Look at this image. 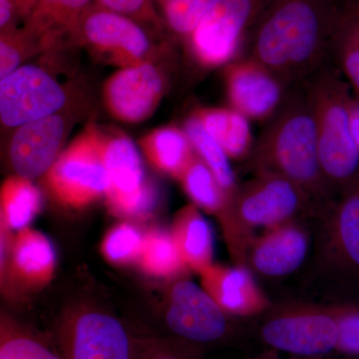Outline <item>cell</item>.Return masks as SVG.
Returning a JSON list of instances; mask_svg holds the SVG:
<instances>
[{
  "label": "cell",
  "instance_id": "cell-20",
  "mask_svg": "<svg viewBox=\"0 0 359 359\" xmlns=\"http://www.w3.org/2000/svg\"><path fill=\"white\" fill-rule=\"evenodd\" d=\"M55 250L43 233L25 228L13 237L9 257V282L18 299L21 292L46 287L55 273Z\"/></svg>",
  "mask_w": 359,
  "mask_h": 359
},
{
  "label": "cell",
  "instance_id": "cell-39",
  "mask_svg": "<svg viewBox=\"0 0 359 359\" xmlns=\"http://www.w3.org/2000/svg\"><path fill=\"white\" fill-rule=\"evenodd\" d=\"M247 359H330L327 358V356L323 358H299L295 356L294 358H282L278 354V351H273V349L266 348L263 353L257 354V355L252 356Z\"/></svg>",
  "mask_w": 359,
  "mask_h": 359
},
{
  "label": "cell",
  "instance_id": "cell-15",
  "mask_svg": "<svg viewBox=\"0 0 359 359\" xmlns=\"http://www.w3.org/2000/svg\"><path fill=\"white\" fill-rule=\"evenodd\" d=\"M164 59L120 68L108 78L103 87V101L111 116L134 124L154 114L169 87V77L162 65Z\"/></svg>",
  "mask_w": 359,
  "mask_h": 359
},
{
  "label": "cell",
  "instance_id": "cell-26",
  "mask_svg": "<svg viewBox=\"0 0 359 359\" xmlns=\"http://www.w3.org/2000/svg\"><path fill=\"white\" fill-rule=\"evenodd\" d=\"M137 264L155 278H173L187 269L171 231L160 229L144 233L143 248Z\"/></svg>",
  "mask_w": 359,
  "mask_h": 359
},
{
  "label": "cell",
  "instance_id": "cell-42",
  "mask_svg": "<svg viewBox=\"0 0 359 359\" xmlns=\"http://www.w3.org/2000/svg\"><path fill=\"white\" fill-rule=\"evenodd\" d=\"M155 4H157L158 7H160V9H162L163 7L166 6L167 4H169L170 2L174 1V0H154Z\"/></svg>",
  "mask_w": 359,
  "mask_h": 359
},
{
  "label": "cell",
  "instance_id": "cell-6",
  "mask_svg": "<svg viewBox=\"0 0 359 359\" xmlns=\"http://www.w3.org/2000/svg\"><path fill=\"white\" fill-rule=\"evenodd\" d=\"M316 266L330 282L359 290V177L316 217Z\"/></svg>",
  "mask_w": 359,
  "mask_h": 359
},
{
  "label": "cell",
  "instance_id": "cell-8",
  "mask_svg": "<svg viewBox=\"0 0 359 359\" xmlns=\"http://www.w3.org/2000/svg\"><path fill=\"white\" fill-rule=\"evenodd\" d=\"M57 339L65 359H140L148 337H135L107 311L80 306L63 314Z\"/></svg>",
  "mask_w": 359,
  "mask_h": 359
},
{
  "label": "cell",
  "instance_id": "cell-32",
  "mask_svg": "<svg viewBox=\"0 0 359 359\" xmlns=\"http://www.w3.org/2000/svg\"><path fill=\"white\" fill-rule=\"evenodd\" d=\"M144 233L134 224H118L103 238L102 254L109 263L118 266L137 263L143 248Z\"/></svg>",
  "mask_w": 359,
  "mask_h": 359
},
{
  "label": "cell",
  "instance_id": "cell-38",
  "mask_svg": "<svg viewBox=\"0 0 359 359\" xmlns=\"http://www.w3.org/2000/svg\"><path fill=\"white\" fill-rule=\"evenodd\" d=\"M348 118L351 136L359 151V98L354 96L353 92L348 102Z\"/></svg>",
  "mask_w": 359,
  "mask_h": 359
},
{
  "label": "cell",
  "instance_id": "cell-37",
  "mask_svg": "<svg viewBox=\"0 0 359 359\" xmlns=\"http://www.w3.org/2000/svg\"><path fill=\"white\" fill-rule=\"evenodd\" d=\"M20 18L13 0H0V32L15 28V21Z\"/></svg>",
  "mask_w": 359,
  "mask_h": 359
},
{
  "label": "cell",
  "instance_id": "cell-25",
  "mask_svg": "<svg viewBox=\"0 0 359 359\" xmlns=\"http://www.w3.org/2000/svg\"><path fill=\"white\" fill-rule=\"evenodd\" d=\"M177 180L193 205L221 219L226 211L228 198L210 168L196 153Z\"/></svg>",
  "mask_w": 359,
  "mask_h": 359
},
{
  "label": "cell",
  "instance_id": "cell-35",
  "mask_svg": "<svg viewBox=\"0 0 359 359\" xmlns=\"http://www.w3.org/2000/svg\"><path fill=\"white\" fill-rule=\"evenodd\" d=\"M140 359H205L204 351L171 339L148 337Z\"/></svg>",
  "mask_w": 359,
  "mask_h": 359
},
{
  "label": "cell",
  "instance_id": "cell-16",
  "mask_svg": "<svg viewBox=\"0 0 359 359\" xmlns=\"http://www.w3.org/2000/svg\"><path fill=\"white\" fill-rule=\"evenodd\" d=\"M223 82L229 107L257 122H268L280 109L290 89L250 56L224 66Z\"/></svg>",
  "mask_w": 359,
  "mask_h": 359
},
{
  "label": "cell",
  "instance_id": "cell-41",
  "mask_svg": "<svg viewBox=\"0 0 359 359\" xmlns=\"http://www.w3.org/2000/svg\"><path fill=\"white\" fill-rule=\"evenodd\" d=\"M346 11L359 18V0H353V1L346 7Z\"/></svg>",
  "mask_w": 359,
  "mask_h": 359
},
{
  "label": "cell",
  "instance_id": "cell-33",
  "mask_svg": "<svg viewBox=\"0 0 359 359\" xmlns=\"http://www.w3.org/2000/svg\"><path fill=\"white\" fill-rule=\"evenodd\" d=\"M97 6L108 9L126 18H131L153 32L162 35H171L168 32L162 14L157 8L154 0H93Z\"/></svg>",
  "mask_w": 359,
  "mask_h": 359
},
{
  "label": "cell",
  "instance_id": "cell-44",
  "mask_svg": "<svg viewBox=\"0 0 359 359\" xmlns=\"http://www.w3.org/2000/svg\"><path fill=\"white\" fill-rule=\"evenodd\" d=\"M353 1H351V2H353Z\"/></svg>",
  "mask_w": 359,
  "mask_h": 359
},
{
  "label": "cell",
  "instance_id": "cell-3",
  "mask_svg": "<svg viewBox=\"0 0 359 359\" xmlns=\"http://www.w3.org/2000/svg\"><path fill=\"white\" fill-rule=\"evenodd\" d=\"M318 214L301 187L280 175L262 172L238 185L219 221L231 254L241 264L256 229L266 231L301 216L316 218Z\"/></svg>",
  "mask_w": 359,
  "mask_h": 359
},
{
  "label": "cell",
  "instance_id": "cell-18",
  "mask_svg": "<svg viewBox=\"0 0 359 359\" xmlns=\"http://www.w3.org/2000/svg\"><path fill=\"white\" fill-rule=\"evenodd\" d=\"M199 275L203 289L233 318L259 316L271 308L252 271L242 264L229 266L212 263Z\"/></svg>",
  "mask_w": 359,
  "mask_h": 359
},
{
  "label": "cell",
  "instance_id": "cell-27",
  "mask_svg": "<svg viewBox=\"0 0 359 359\" xmlns=\"http://www.w3.org/2000/svg\"><path fill=\"white\" fill-rule=\"evenodd\" d=\"M330 59L359 98V18L346 9L332 36Z\"/></svg>",
  "mask_w": 359,
  "mask_h": 359
},
{
  "label": "cell",
  "instance_id": "cell-7",
  "mask_svg": "<svg viewBox=\"0 0 359 359\" xmlns=\"http://www.w3.org/2000/svg\"><path fill=\"white\" fill-rule=\"evenodd\" d=\"M163 321L171 339L205 351L233 344L242 328L203 287L182 278L170 285Z\"/></svg>",
  "mask_w": 359,
  "mask_h": 359
},
{
  "label": "cell",
  "instance_id": "cell-12",
  "mask_svg": "<svg viewBox=\"0 0 359 359\" xmlns=\"http://www.w3.org/2000/svg\"><path fill=\"white\" fill-rule=\"evenodd\" d=\"M52 197L66 207L81 209L105 197L109 187L99 127L89 124L61 152L44 176Z\"/></svg>",
  "mask_w": 359,
  "mask_h": 359
},
{
  "label": "cell",
  "instance_id": "cell-2",
  "mask_svg": "<svg viewBox=\"0 0 359 359\" xmlns=\"http://www.w3.org/2000/svg\"><path fill=\"white\" fill-rule=\"evenodd\" d=\"M249 160L254 173L280 175L301 187L320 214L335 199L321 172L316 123L304 83L290 89L255 142Z\"/></svg>",
  "mask_w": 359,
  "mask_h": 359
},
{
  "label": "cell",
  "instance_id": "cell-5",
  "mask_svg": "<svg viewBox=\"0 0 359 359\" xmlns=\"http://www.w3.org/2000/svg\"><path fill=\"white\" fill-rule=\"evenodd\" d=\"M171 37L95 4L80 25V46L119 68L168 57Z\"/></svg>",
  "mask_w": 359,
  "mask_h": 359
},
{
  "label": "cell",
  "instance_id": "cell-14",
  "mask_svg": "<svg viewBox=\"0 0 359 359\" xmlns=\"http://www.w3.org/2000/svg\"><path fill=\"white\" fill-rule=\"evenodd\" d=\"M76 95L43 66H20L0 82V134L65 109Z\"/></svg>",
  "mask_w": 359,
  "mask_h": 359
},
{
  "label": "cell",
  "instance_id": "cell-23",
  "mask_svg": "<svg viewBox=\"0 0 359 359\" xmlns=\"http://www.w3.org/2000/svg\"><path fill=\"white\" fill-rule=\"evenodd\" d=\"M140 147L151 166L160 173L178 179L195 152L185 130L167 125L140 139Z\"/></svg>",
  "mask_w": 359,
  "mask_h": 359
},
{
  "label": "cell",
  "instance_id": "cell-1",
  "mask_svg": "<svg viewBox=\"0 0 359 359\" xmlns=\"http://www.w3.org/2000/svg\"><path fill=\"white\" fill-rule=\"evenodd\" d=\"M344 6L339 0H271L250 33V58L289 86L308 81L330 61Z\"/></svg>",
  "mask_w": 359,
  "mask_h": 359
},
{
  "label": "cell",
  "instance_id": "cell-34",
  "mask_svg": "<svg viewBox=\"0 0 359 359\" xmlns=\"http://www.w3.org/2000/svg\"><path fill=\"white\" fill-rule=\"evenodd\" d=\"M330 309L339 327L335 351L349 358H359V306L340 304H332Z\"/></svg>",
  "mask_w": 359,
  "mask_h": 359
},
{
  "label": "cell",
  "instance_id": "cell-10",
  "mask_svg": "<svg viewBox=\"0 0 359 359\" xmlns=\"http://www.w3.org/2000/svg\"><path fill=\"white\" fill-rule=\"evenodd\" d=\"M101 151L109 187L106 202L116 216L150 217L159 204V191L146 178L138 149L128 135L117 129L99 128Z\"/></svg>",
  "mask_w": 359,
  "mask_h": 359
},
{
  "label": "cell",
  "instance_id": "cell-28",
  "mask_svg": "<svg viewBox=\"0 0 359 359\" xmlns=\"http://www.w3.org/2000/svg\"><path fill=\"white\" fill-rule=\"evenodd\" d=\"M183 129L191 142L194 152L210 168L218 180L228 201L230 200L238 188L230 158L224 153L223 148L207 133L193 113L187 118Z\"/></svg>",
  "mask_w": 359,
  "mask_h": 359
},
{
  "label": "cell",
  "instance_id": "cell-4",
  "mask_svg": "<svg viewBox=\"0 0 359 359\" xmlns=\"http://www.w3.org/2000/svg\"><path fill=\"white\" fill-rule=\"evenodd\" d=\"M304 84L316 123L321 172L337 197L359 177V151L348 118L351 90L330 61Z\"/></svg>",
  "mask_w": 359,
  "mask_h": 359
},
{
  "label": "cell",
  "instance_id": "cell-11",
  "mask_svg": "<svg viewBox=\"0 0 359 359\" xmlns=\"http://www.w3.org/2000/svg\"><path fill=\"white\" fill-rule=\"evenodd\" d=\"M271 0H221L185 42L194 62L205 70L238 58L245 40Z\"/></svg>",
  "mask_w": 359,
  "mask_h": 359
},
{
  "label": "cell",
  "instance_id": "cell-29",
  "mask_svg": "<svg viewBox=\"0 0 359 359\" xmlns=\"http://www.w3.org/2000/svg\"><path fill=\"white\" fill-rule=\"evenodd\" d=\"M0 205L11 230L20 231L39 214L41 195L30 180L11 176L0 189Z\"/></svg>",
  "mask_w": 359,
  "mask_h": 359
},
{
  "label": "cell",
  "instance_id": "cell-30",
  "mask_svg": "<svg viewBox=\"0 0 359 359\" xmlns=\"http://www.w3.org/2000/svg\"><path fill=\"white\" fill-rule=\"evenodd\" d=\"M221 0H174L161 9L169 34L184 41Z\"/></svg>",
  "mask_w": 359,
  "mask_h": 359
},
{
  "label": "cell",
  "instance_id": "cell-36",
  "mask_svg": "<svg viewBox=\"0 0 359 359\" xmlns=\"http://www.w3.org/2000/svg\"><path fill=\"white\" fill-rule=\"evenodd\" d=\"M13 236L0 205V297L18 301L9 282V257Z\"/></svg>",
  "mask_w": 359,
  "mask_h": 359
},
{
  "label": "cell",
  "instance_id": "cell-21",
  "mask_svg": "<svg viewBox=\"0 0 359 359\" xmlns=\"http://www.w3.org/2000/svg\"><path fill=\"white\" fill-rule=\"evenodd\" d=\"M192 113L230 160L249 159L255 139L247 117L231 107H199Z\"/></svg>",
  "mask_w": 359,
  "mask_h": 359
},
{
  "label": "cell",
  "instance_id": "cell-9",
  "mask_svg": "<svg viewBox=\"0 0 359 359\" xmlns=\"http://www.w3.org/2000/svg\"><path fill=\"white\" fill-rule=\"evenodd\" d=\"M264 313L257 337L269 349L299 358H323L337 349L339 327L330 306H271Z\"/></svg>",
  "mask_w": 359,
  "mask_h": 359
},
{
  "label": "cell",
  "instance_id": "cell-31",
  "mask_svg": "<svg viewBox=\"0 0 359 359\" xmlns=\"http://www.w3.org/2000/svg\"><path fill=\"white\" fill-rule=\"evenodd\" d=\"M41 53H44L41 43L25 27L0 32V82Z\"/></svg>",
  "mask_w": 359,
  "mask_h": 359
},
{
  "label": "cell",
  "instance_id": "cell-13",
  "mask_svg": "<svg viewBox=\"0 0 359 359\" xmlns=\"http://www.w3.org/2000/svg\"><path fill=\"white\" fill-rule=\"evenodd\" d=\"M81 103L78 98L57 113L7 131L4 156L11 176L32 181L46 175L62 152L71 129L82 117Z\"/></svg>",
  "mask_w": 359,
  "mask_h": 359
},
{
  "label": "cell",
  "instance_id": "cell-43",
  "mask_svg": "<svg viewBox=\"0 0 359 359\" xmlns=\"http://www.w3.org/2000/svg\"><path fill=\"white\" fill-rule=\"evenodd\" d=\"M339 1L341 2V4L342 6H344V8H346V7L351 4V1H353V0H339Z\"/></svg>",
  "mask_w": 359,
  "mask_h": 359
},
{
  "label": "cell",
  "instance_id": "cell-22",
  "mask_svg": "<svg viewBox=\"0 0 359 359\" xmlns=\"http://www.w3.org/2000/svg\"><path fill=\"white\" fill-rule=\"evenodd\" d=\"M187 268L201 273L212 264L214 237L209 222L199 208L188 205L175 217L171 231Z\"/></svg>",
  "mask_w": 359,
  "mask_h": 359
},
{
  "label": "cell",
  "instance_id": "cell-40",
  "mask_svg": "<svg viewBox=\"0 0 359 359\" xmlns=\"http://www.w3.org/2000/svg\"><path fill=\"white\" fill-rule=\"evenodd\" d=\"M13 1L15 4L16 8H18L20 18H25L32 0H13Z\"/></svg>",
  "mask_w": 359,
  "mask_h": 359
},
{
  "label": "cell",
  "instance_id": "cell-19",
  "mask_svg": "<svg viewBox=\"0 0 359 359\" xmlns=\"http://www.w3.org/2000/svg\"><path fill=\"white\" fill-rule=\"evenodd\" d=\"M93 0H32L23 27L32 33L44 53L80 46V25Z\"/></svg>",
  "mask_w": 359,
  "mask_h": 359
},
{
  "label": "cell",
  "instance_id": "cell-17",
  "mask_svg": "<svg viewBox=\"0 0 359 359\" xmlns=\"http://www.w3.org/2000/svg\"><path fill=\"white\" fill-rule=\"evenodd\" d=\"M311 247V233L295 219L252 238L241 264L263 278H283L304 266Z\"/></svg>",
  "mask_w": 359,
  "mask_h": 359
},
{
  "label": "cell",
  "instance_id": "cell-24",
  "mask_svg": "<svg viewBox=\"0 0 359 359\" xmlns=\"http://www.w3.org/2000/svg\"><path fill=\"white\" fill-rule=\"evenodd\" d=\"M0 359H65L41 337L0 308Z\"/></svg>",
  "mask_w": 359,
  "mask_h": 359
}]
</instances>
